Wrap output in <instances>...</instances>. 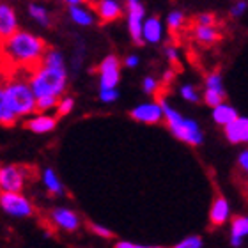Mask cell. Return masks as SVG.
Here are the masks:
<instances>
[{
  "mask_svg": "<svg viewBox=\"0 0 248 248\" xmlns=\"http://www.w3.org/2000/svg\"><path fill=\"white\" fill-rule=\"evenodd\" d=\"M185 20H186L185 13L179 9H174L167 15V27H169L170 31H179L183 27V23H185Z\"/></svg>",
  "mask_w": 248,
  "mask_h": 248,
  "instance_id": "obj_26",
  "label": "cell"
},
{
  "mask_svg": "<svg viewBox=\"0 0 248 248\" xmlns=\"http://www.w3.org/2000/svg\"><path fill=\"white\" fill-rule=\"evenodd\" d=\"M115 248H147V247L139 245V243H131V241H117Z\"/></svg>",
  "mask_w": 248,
  "mask_h": 248,
  "instance_id": "obj_40",
  "label": "cell"
},
{
  "mask_svg": "<svg viewBox=\"0 0 248 248\" xmlns=\"http://www.w3.org/2000/svg\"><path fill=\"white\" fill-rule=\"evenodd\" d=\"M206 91H213V93H218L225 96V89H223V83H222V77H220V73H209L206 77Z\"/></svg>",
  "mask_w": 248,
  "mask_h": 248,
  "instance_id": "obj_24",
  "label": "cell"
},
{
  "mask_svg": "<svg viewBox=\"0 0 248 248\" xmlns=\"http://www.w3.org/2000/svg\"><path fill=\"white\" fill-rule=\"evenodd\" d=\"M99 99L103 103H114L119 99V91H99Z\"/></svg>",
  "mask_w": 248,
  "mask_h": 248,
  "instance_id": "obj_34",
  "label": "cell"
},
{
  "mask_svg": "<svg viewBox=\"0 0 248 248\" xmlns=\"http://www.w3.org/2000/svg\"><path fill=\"white\" fill-rule=\"evenodd\" d=\"M46 45L41 37L34 36L31 32L18 31L15 36L7 37L2 43V53L4 59L13 62L18 67H37L43 64V59L46 55Z\"/></svg>",
  "mask_w": 248,
  "mask_h": 248,
  "instance_id": "obj_1",
  "label": "cell"
},
{
  "mask_svg": "<svg viewBox=\"0 0 248 248\" xmlns=\"http://www.w3.org/2000/svg\"><path fill=\"white\" fill-rule=\"evenodd\" d=\"M172 78H174V71L172 69H167L165 73H163V82H172Z\"/></svg>",
  "mask_w": 248,
  "mask_h": 248,
  "instance_id": "obj_41",
  "label": "cell"
},
{
  "mask_svg": "<svg viewBox=\"0 0 248 248\" xmlns=\"http://www.w3.org/2000/svg\"><path fill=\"white\" fill-rule=\"evenodd\" d=\"M29 15H31L39 25H43V27L50 25V15H48L46 7H43V5H39V4H31L29 5Z\"/></svg>",
  "mask_w": 248,
  "mask_h": 248,
  "instance_id": "obj_23",
  "label": "cell"
},
{
  "mask_svg": "<svg viewBox=\"0 0 248 248\" xmlns=\"http://www.w3.org/2000/svg\"><path fill=\"white\" fill-rule=\"evenodd\" d=\"M69 18L80 27H91L94 23V15L82 5H71L69 7Z\"/></svg>",
  "mask_w": 248,
  "mask_h": 248,
  "instance_id": "obj_19",
  "label": "cell"
},
{
  "mask_svg": "<svg viewBox=\"0 0 248 248\" xmlns=\"http://www.w3.org/2000/svg\"><path fill=\"white\" fill-rule=\"evenodd\" d=\"M179 94H181V98L186 99V101H190V103H199L201 101V96L197 93V89L190 83H185L179 87Z\"/></svg>",
  "mask_w": 248,
  "mask_h": 248,
  "instance_id": "obj_27",
  "label": "cell"
},
{
  "mask_svg": "<svg viewBox=\"0 0 248 248\" xmlns=\"http://www.w3.org/2000/svg\"><path fill=\"white\" fill-rule=\"evenodd\" d=\"M121 80V64L115 55H107L99 64V91H114Z\"/></svg>",
  "mask_w": 248,
  "mask_h": 248,
  "instance_id": "obj_8",
  "label": "cell"
},
{
  "mask_svg": "<svg viewBox=\"0 0 248 248\" xmlns=\"http://www.w3.org/2000/svg\"><path fill=\"white\" fill-rule=\"evenodd\" d=\"M165 57L169 62H177L179 61V52L176 46H167L165 48Z\"/></svg>",
  "mask_w": 248,
  "mask_h": 248,
  "instance_id": "obj_38",
  "label": "cell"
},
{
  "mask_svg": "<svg viewBox=\"0 0 248 248\" xmlns=\"http://www.w3.org/2000/svg\"><path fill=\"white\" fill-rule=\"evenodd\" d=\"M193 34H195L197 41L204 43V45H211V43H215V41H218V39H220V34H218V31L215 29V27L197 25L195 31H193Z\"/></svg>",
  "mask_w": 248,
  "mask_h": 248,
  "instance_id": "obj_21",
  "label": "cell"
},
{
  "mask_svg": "<svg viewBox=\"0 0 248 248\" xmlns=\"http://www.w3.org/2000/svg\"><path fill=\"white\" fill-rule=\"evenodd\" d=\"M50 220L53 222L55 227H59L61 231H66V232H75L80 227V217L67 207H55L50 215Z\"/></svg>",
  "mask_w": 248,
  "mask_h": 248,
  "instance_id": "obj_10",
  "label": "cell"
},
{
  "mask_svg": "<svg viewBox=\"0 0 248 248\" xmlns=\"http://www.w3.org/2000/svg\"><path fill=\"white\" fill-rule=\"evenodd\" d=\"M0 93L4 94L5 99L9 101L11 108L15 110V114L18 115V117L31 115L37 110V98L29 82L13 78V80H9V82L2 87Z\"/></svg>",
  "mask_w": 248,
  "mask_h": 248,
  "instance_id": "obj_4",
  "label": "cell"
},
{
  "mask_svg": "<svg viewBox=\"0 0 248 248\" xmlns=\"http://www.w3.org/2000/svg\"><path fill=\"white\" fill-rule=\"evenodd\" d=\"M158 103L163 108V115H165V123L170 129V133L176 137L177 140H181L185 144L190 145H201L204 142V135L199 126V123L193 119H188L185 115H181L176 108H172L170 105L167 103V99L160 98Z\"/></svg>",
  "mask_w": 248,
  "mask_h": 248,
  "instance_id": "obj_3",
  "label": "cell"
},
{
  "mask_svg": "<svg viewBox=\"0 0 248 248\" xmlns=\"http://www.w3.org/2000/svg\"><path fill=\"white\" fill-rule=\"evenodd\" d=\"M215 16L211 15V13H204V15H199V18H197V25L201 27H215Z\"/></svg>",
  "mask_w": 248,
  "mask_h": 248,
  "instance_id": "obj_35",
  "label": "cell"
},
{
  "mask_svg": "<svg viewBox=\"0 0 248 248\" xmlns=\"http://www.w3.org/2000/svg\"><path fill=\"white\" fill-rule=\"evenodd\" d=\"M91 231H93L96 236H99V238H112V236H114V232H112L108 227L99 225V223H91Z\"/></svg>",
  "mask_w": 248,
  "mask_h": 248,
  "instance_id": "obj_33",
  "label": "cell"
},
{
  "mask_svg": "<svg viewBox=\"0 0 248 248\" xmlns=\"http://www.w3.org/2000/svg\"><path fill=\"white\" fill-rule=\"evenodd\" d=\"M247 9H248L247 2H236V4L231 7V15H232L234 18H241V16L247 13Z\"/></svg>",
  "mask_w": 248,
  "mask_h": 248,
  "instance_id": "obj_36",
  "label": "cell"
},
{
  "mask_svg": "<svg viewBox=\"0 0 248 248\" xmlns=\"http://www.w3.org/2000/svg\"><path fill=\"white\" fill-rule=\"evenodd\" d=\"M18 119V115L15 114V110L11 108L9 101L5 99V96L0 93V123L2 126H13Z\"/></svg>",
  "mask_w": 248,
  "mask_h": 248,
  "instance_id": "obj_22",
  "label": "cell"
},
{
  "mask_svg": "<svg viewBox=\"0 0 248 248\" xmlns=\"http://www.w3.org/2000/svg\"><path fill=\"white\" fill-rule=\"evenodd\" d=\"M223 99H225V96H222V94L213 93V91H204V103L207 107H211V108H217L222 103H225Z\"/></svg>",
  "mask_w": 248,
  "mask_h": 248,
  "instance_id": "obj_29",
  "label": "cell"
},
{
  "mask_svg": "<svg viewBox=\"0 0 248 248\" xmlns=\"http://www.w3.org/2000/svg\"><path fill=\"white\" fill-rule=\"evenodd\" d=\"M96 11H98V16L101 18V21H114L123 15V7L115 0H101L96 5Z\"/></svg>",
  "mask_w": 248,
  "mask_h": 248,
  "instance_id": "obj_17",
  "label": "cell"
},
{
  "mask_svg": "<svg viewBox=\"0 0 248 248\" xmlns=\"http://www.w3.org/2000/svg\"><path fill=\"white\" fill-rule=\"evenodd\" d=\"M223 133H225V139L231 144H248V117L239 115L234 123H231L229 126L223 128Z\"/></svg>",
  "mask_w": 248,
  "mask_h": 248,
  "instance_id": "obj_11",
  "label": "cell"
},
{
  "mask_svg": "<svg viewBox=\"0 0 248 248\" xmlns=\"http://www.w3.org/2000/svg\"><path fill=\"white\" fill-rule=\"evenodd\" d=\"M163 34H165V29H163V23L160 21V18L151 16V18L145 20V23H144V43L158 45V43L163 39Z\"/></svg>",
  "mask_w": 248,
  "mask_h": 248,
  "instance_id": "obj_15",
  "label": "cell"
},
{
  "mask_svg": "<svg viewBox=\"0 0 248 248\" xmlns=\"http://www.w3.org/2000/svg\"><path fill=\"white\" fill-rule=\"evenodd\" d=\"M18 32V18L9 4H0V36L2 39L15 36Z\"/></svg>",
  "mask_w": 248,
  "mask_h": 248,
  "instance_id": "obj_12",
  "label": "cell"
},
{
  "mask_svg": "<svg viewBox=\"0 0 248 248\" xmlns=\"http://www.w3.org/2000/svg\"><path fill=\"white\" fill-rule=\"evenodd\" d=\"M248 236V217H236L231 225V245L239 248Z\"/></svg>",
  "mask_w": 248,
  "mask_h": 248,
  "instance_id": "obj_16",
  "label": "cell"
},
{
  "mask_svg": "<svg viewBox=\"0 0 248 248\" xmlns=\"http://www.w3.org/2000/svg\"><path fill=\"white\" fill-rule=\"evenodd\" d=\"M158 87H160V82L155 77H145L144 82H142V89H144L145 94H155Z\"/></svg>",
  "mask_w": 248,
  "mask_h": 248,
  "instance_id": "obj_32",
  "label": "cell"
},
{
  "mask_svg": "<svg viewBox=\"0 0 248 248\" xmlns=\"http://www.w3.org/2000/svg\"><path fill=\"white\" fill-rule=\"evenodd\" d=\"M238 165L241 167V170L248 174V149H243L238 155Z\"/></svg>",
  "mask_w": 248,
  "mask_h": 248,
  "instance_id": "obj_37",
  "label": "cell"
},
{
  "mask_svg": "<svg viewBox=\"0 0 248 248\" xmlns=\"http://www.w3.org/2000/svg\"><path fill=\"white\" fill-rule=\"evenodd\" d=\"M128 13V31L131 34L135 45H144V23H145V7L139 0H129L126 4Z\"/></svg>",
  "mask_w": 248,
  "mask_h": 248,
  "instance_id": "obj_5",
  "label": "cell"
},
{
  "mask_svg": "<svg viewBox=\"0 0 248 248\" xmlns=\"http://www.w3.org/2000/svg\"><path fill=\"white\" fill-rule=\"evenodd\" d=\"M29 83H31V87L37 99L46 98V96L59 98L66 91L67 85L66 67H48L41 64L37 69L32 71Z\"/></svg>",
  "mask_w": 248,
  "mask_h": 248,
  "instance_id": "obj_2",
  "label": "cell"
},
{
  "mask_svg": "<svg viewBox=\"0 0 248 248\" xmlns=\"http://www.w3.org/2000/svg\"><path fill=\"white\" fill-rule=\"evenodd\" d=\"M238 117H239L238 110L229 103H222L220 107L213 108V121H215L217 124H220V126H223V128L229 126L231 123H234Z\"/></svg>",
  "mask_w": 248,
  "mask_h": 248,
  "instance_id": "obj_18",
  "label": "cell"
},
{
  "mask_svg": "<svg viewBox=\"0 0 248 248\" xmlns=\"http://www.w3.org/2000/svg\"><path fill=\"white\" fill-rule=\"evenodd\" d=\"M43 183L46 186V190L50 193H53V195H62L64 193V185L61 183V179H59V176L55 174L53 169H45V172H43Z\"/></svg>",
  "mask_w": 248,
  "mask_h": 248,
  "instance_id": "obj_20",
  "label": "cell"
},
{
  "mask_svg": "<svg viewBox=\"0 0 248 248\" xmlns=\"http://www.w3.org/2000/svg\"><path fill=\"white\" fill-rule=\"evenodd\" d=\"M43 66L48 67H64V55L59 50H48L45 59H43Z\"/></svg>",
  "mask_w": 248,
  "mask_h": 248,
  "instance_id": "obj_25",
  "label": "cell"
},
{
  "mask_svg": "<svg viewBox=\"0 0 248 248\" xmlns=\"http://www.w3.org/2000/svg\"><path fill=\"white\" fill-rule=\"evenodd\" d=\"M129 114H131V117L135 121L144 124H156L160 121H165L163 108H161V105L158 101H147V103L137 105Z\"/></svg>",
  "mask_w": 248,
  "mask_h": 248,
  "instance_id": "obj_9",
  "label": "cell"
},
{
  "mask_svg": "<svg viewBox=\"0 0 248 248\" xmlns=\"http://www.w3.org/2000/svg\"><path fill=\"white\" fill-rule=\"evenodd\" d=\"M147 248H163V247H147Z\"/></svg>",
  "mask_w": 248,
  "mask_h": 248,
  "instance_id": "obj_42",
  "label": "cell"
},
{
  "mask_svg": "<svg viewBox=\"0 0 248 248\" xmlns=\"http://www.w3.org/2000/svg\"><path fill=\"white\" fill-rule=\"evenodd\" d=\"M25 126L31 129L32 133H50L57 126V117L48 114H37L27 119Z\"/></svg>",
  "mask_w": 248,
  "mask_h": 248,
  "instance_id": "obj_13",
  "label": "cell"
},
{
  "mask_svg": "<svg viewBox=\"0 0 248 248\" xmlns=\"http://www.w3.org/2000/svg\"><path fill=\"white\" fill-rule=\"evenodd\" d=\"M27 183V170L18 165H4L0 169L2 193H21Z\"/></svg>",
  "mask_w": 248,
  "mask_h": 248,
  "instance_id": "obj_6",
  "label": "cell"
},
{
  "mask_svg": "<svg viewBox=\"0 0 248 248\" xmlns=\"http://www.w3.org/2000/svg\"><path fill=\"white\" fill-rule=\"evenodd\" d=\"M204 241L201 236H188V238L181 239L179 243H176L172 248H202Z\"/></svg>",
  "mask_w": 248,
  "mask_h": 248,
  "instance_id": "obj_30",
  "label": "cell"
},
{
  "mask_svg": "<svg viewBox=\"0 0 248 248\" xmlns=\"http://www.w3.org/2000/svg\"><path fill=\"white\" fill-rule=\"evenodd\" d=\"M139 62H140V59H139V55H128V57L124 59V66L126 67H137L139 66Z\"/></svg>",
  "mask_w": 248,
  "mask_h": 248,
  "instance_id": "obj_39",
  "label": "cell"
},
{
  "mask_svg": "<svg viewBox=\"0 0 248 248\" xmlns=\"http://www.w3.org/2000/svg\"><path fill=\"white\" fill-rule=\"evenodd\" d=\"M73 107H75V99H73L71 96H66V98H62L61 103H59V107H57V115L64 117V115H67L69 112H71Z\"/></svg>",
  "mask_w": 248,
  "mask_h": 248,
  "instance_id": "obj_31",
  "label": "cell"
},
{
  "mask_svg": "<svg viewBox=\"0 0 248 248\" xmlns=\"http://www.w3.org/2000/svg\"><path fill=\"white\" fill-rule=\"evenodd\" d=\"M231 218V207L225 197H217L209 209V222L213 225H223Z\"/></svg>",
  "mask_w": 248,
  "mask_h": 248,
  "instance_id": "obj_14",
  "label": "cell"
},
{
  "mask_svg": "<svg viewBox=\"0 0 248 248\" xmlns=\"http://www.w3.org/2000/svg\"><path fill=\"white\" fill-rule=\"evenodd\" d=\"M59 103H61V99H59V98H53V96H46V98H39V99H37V110L45 114V112H48V110L57 108Z\"/></svg>",
  "mask_w": 248,
  "mask_h": 248,
  "instance_id": "obj_28",
  "label": "cell"
},
{
  "mask_svg": "<svg viewBox=\"0 0 248 248\" xmlns=\"http://www.w3.org/2000/svg\"><path fill=\"white\" fill-rule=\"evenodd\" d=\"M0 207L5 215L15 218H29L34 213L31 201L23 193H2Z\"/></svg>",
  "mask_w": 248,
  "mask_h": 248,
  "instance_id": "obj_7",
  "label": "cell"
}]
</instances>
